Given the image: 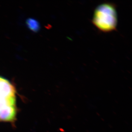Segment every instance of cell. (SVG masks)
<instances>
[{"label":"cell","mask_w":132,"mask_h":132,"mask_svg":"<svg viewBox=\"0 0 132 132\" xmlns=\"http://www.w3.org/2000/svg\"><path fill=\"white\" fill-rule=\"evenodd\" d=\"M16 114L15 88L9 81L0 76V121H13Z\"/></svg>","instance_id":"cell-1"},{"label":"cell","mask_w":132,"mask_h":132,"mask_svg":"<svg viewBox=\"0 0 132 132\" xmlns=\"http://www.w3.org/2000/svg\"><path fill=\"white\" fill-rule=\"evenodd\" d=\"M92 22L98 29L104 32L114 31L118 24L117 11L114 4L105 3L98 6L95 10Z\"/></svg>","instance_id":"cell-2"}]
</instances>
